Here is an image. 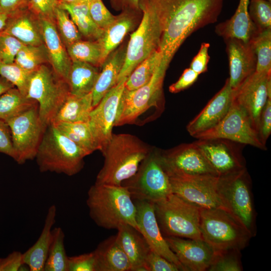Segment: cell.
Returning a JSON list of instances; mask_svg holds the SVG:
<instances>
[{
	"label": "cell",
	"instance_id": "7402d4cb",
	"mask_svg": "<svg viewBox=\"0 0 271 271\" xmlns=\"http://www.w3.org/2000/svg\"><path fill=\"white\" fill-rule=\"evenodd\" d=\"M229 63V77L232 90L236 89L256 69V58L249 42L235 39H224Z\"/></svg>",
	"mask_w": 271,
	"mask_h": 271
},
{
	"label": "cell",
	"instance_id": "d590c367",
	"mask_svg": "<svg viewBox=\"0 0 271 271\" xmlns=\"http://www.w3.org/2000/svg\"><path fill=\"white\" fill-rule=\"evenodd\" d=\"M66 48L72 61L83 62L98 68L104 61L102 46L99 40L81 39Z\"/></svg>",
	"mask_w": 271,
	"mask_h": 271
},
{
	"label": "cell",
	"instance_id": "6125c7cd",
	"mask_svg": "<svg viewBox=\"0 0 271 271\" xmlns=\"http://www.w3.org/2000/svg\"><path fill=\"white\" fill-rule=\"evenodd\" d=\"M266 1H268L271 2V0H266Z\"/></svg>",
	"mask_w": 271,
	"mask_h": 271
},
{
	"label": "cell",
	"instance_id": "f35d334b",
	"mask_svg": "<svg viewBox=\"0 0 271 271\" xmlns=\"http://www.w3.org/2000/svg\"><path fill=\"white\" fill-rule=\"evenodd\" d=\"M249 42L256 58L255 71L271 72V29L257 31Z\"/></svg>",
	"mask_w": 271,
	"mask_h": 271
},
{
	"label": "cell",
	"instance_id": "d6a6232c",
	"mask_svg": "<svg viewBox=\"0 0 271 271\" xmlns=\"http://www.w3.org/2000/svg\"><path fill=\"white\" fill-rule=\"evenodd\" d=\"M68 12L82 37L86 40L97 41L102 37L104 30L94 22L89 13L88 0L74 4H60Z\"/></svg>",
	"mask_w": 271,
	"mask_h": 271
},
{
	"label": "cell",
	"instance_id": "bcb514c9",
	"mask_svg": "<svg viewBox=\"0 0 271 271\" xmlns=\"http://www.w3.org/2000/svg\"><path fill=\"white\" fill-rule=\"evenodd\" d=\"M90 16L95 24L104 30L114 20L113 15L106 8L102 0H88Z\"/></svg>",
	"mask_w": 271,
	"mask_h": 271
},
{
	"label": "cell",
	"instance_id": "7c38bea8",
	"mask_svg": "<svg viewBox=\"0 0 271 271\" xmlns=\"http://www.w3.org/2000/svg\"><path fill=\"white\" fill-rule=\"evenodd\" d=\"M6 122L11 130L15 161L23 164L35 159L47 127L40 119L38 105Z\"/></svg>",
	"mask_w": 271,
	"mask_h": 271
},
{
	"label": "cell",
	"instance_id": "f546056e",
	"mask_svg": "<svg viewBox=\"0 0 271 271\" xmlns=\"http://www.w3.org/2000/svg\"><path fill=\"white\" fill-rule=\"evenodd\" d=\"M93 252L96 271H131L129 260L116 235L101 242Z\"/></svg>",
	"mask_w": 271,
	"mask_h": 271
},
{
	"label": "cell",
	"instance_id": "94428289",
	"mask_svg": "<svg viewBox=\"0 0 271 271\" xmlns=\"http://www.w3.org/2000/svg\"><path fill=\"white\" fill-rule=\"evenodd\" d=\"M60 4H74L86 0H58Z\"/></svg>",
	"mask_w": 271,
	"mask_h": 271
},
{
	"label": "cell",
	"instance_id": "ffe728a7",
	"mask_svg": "<svg viewBox=\"0 0 271 271\" xmlns=\"http://www.w3.org/2000/svg\"><path fill=\"white\" fill-rule=\"evenodd\" d=\"M133 201L136 207V221L139 231L151 249L185 271L161 231L155 213L154 203L144 200Z\"/></svg>",
	"mask_w": 271,
	"mask_h": 271
},
{
	"label": "cell",
	"instance_id": "11a10c76",
	"mask_svg": "<svg viewBox=\"0 0 271 271\" xmlns=\"http://www.w3.org/2000/svg\"><path fill=\"white\" fill-rule=\"evenodd\" d=\"M24 263L23 253L14 251L5 258H0V271H18Z\"/></svg>",
	"mask_w": 271,
	"mask_h": 271
},
{
	"label": "cell",
	"instance_id": "7dc6e473",
	"mask_svg": "<svg viewBox=\"0 0 271 271\" xmlns=\"http://www.w3.org/2000/svg\"><path fill=\"white\" fill-rule=\"evenodd\" d=\"M68 271H96L94 252L68 256Z\"/></svg>",
	"mask_w": 271,
	"mask_h": 271
},
{
	"label": "cell",
	"instance_id": "b9f144b4",
	"mask_svg": "<svg viewBox=\"0 0 271 271\" xmlns=\"http://www.w3.org/2000/svg\"><path fill=\"white\" fill-rule=\"evenodd\" d=\"M32 72L15 62L10 64L0 63V76L10 82L26 96Z\"/></svg>",
	"mask_w": 271,
	"mask_h": 271
},
{
	"label": "cell",
	"instance_id": "681fc988",
	"mask_svg": "<svg viewBox=\"0 0 271 271\" xmlns=\"http://www.w3.org/2000/svg\"><path fill=\"white\" fill-rule=\"evenodd\" d=\"M59 5L58 0H30V6L39 16L54 22L55 11Z\"/></svg>",
	"mask_w": 271,
	"mask_h": 271
},
{
	"label": "cell",
	"instance_id": "7a4b0ae2",
	"mask_svg": "<svg viewBox=\"0 0 271 271\" xmlns=\"http://www.w3.org/2000/svg\"><path fill=\"white\" fill-rule=\"evenodd\" d=\"M151 149L135 136L112 133L110 141L101 151L104 162L95 183L121 185L136 173Z\"/></svg>",
	"mask_w": 271,
	"mask_h": 271
},
{
	"label": "cell",
	"instance_id": "8d00e7d4",
	"mask_svg": "<svg viewBox=\"0 0 271 271\" xmlns=\"http://www.w3.org/2000/svg\"><path fill=\"white\" fill-rule=\"evenodd\" d=\"M162 59V54L160 49L152 53L127 77L124 88L128 90H134L147 83L160 65Z\"/></svg>",
	"mask_w": 271,
	"mask_h": 271
},
{
	"label": "cell",
	"instance_id": "f1b7e54d",
	"mask_svg": "<svg viewBox=\"0 0 271 271\" xmlns=\"http://www.w3.org/2000/svg\"><path fill=\"white\" fill-rule=\"evenodd\" d=\"M57 208L52 205L48 208L42 232L36 242L24 253V263L30 271H44L51 241L52 230L56 222Z\"/></svg>",
	"mask_w": 271,
	"mask_h": 271
},
{
	"label": "cell",
	"instance_id": "52a82bcc",
	"mask_svg": "<svg viewBox=\"0 0 271 271\" xmlns=\"http://www.w3.org/2000/svg\"><path fill=\"white\" fill-rule=\"evenodd\" d=\"M70 93L67 81L47 64L33 71L27 97L37 102L40 119L47 126Z\"/></svg>",
	"mask_w": 271,
	"mask_h": 271
},
{
	"label": "cell",
	"instance_id": "3957f363",
	"mask_svg": "<svg viewBox=\"0 0 271 271\" xmlns=\"http://www.w3.org/2000/svg\"><path fill=\"white\" fill-rule=\"evenodd\" d=\"M86 204L90 217L98 226L117 229L127 224L139 230L135 204L123 186L94 183L88 191Z\"/></svg>",
	"mask_w": 271,
	"mask_h": 271
},
{
	"label": "cell",
	"instance_id": "484cf974",
	"mask_svg": "<svg viewBox=\"0 0 271 271\" xmlns=\"http://www.w3.org/2000/svg\"><path fill=\"white\" fill-rule=\"evenodd\" d=\"M127 42L122 43L110 52L104 60L92 91L93 108L117 84L118 77L124 63Z\"/></svg>",
	"mask_w": 271,
	"mask_h": 271
},
{
	"label": "cell",
	"instance_id": "d6986e66",
	"mask_svg": "<svg viewBox=\"0 0 271 271\" xmlns=\"http://www.w3.org/2000/svg\"><path fill=\"white\" fill-rule=\"evenodd\" d=\"M185 271H205L214 260L217 252L203 239L164 236Z\"/></svg>",
	"mask_w": 271,
	"mask_h": 271
},
{
	"label": "cell",
	"instance_id": "836d02e7",
	"mask_svg": "<svg viewBox=\"0 0 271 271\" xmlns=\"http://www.w3.org/2000/svg\"><path fill=\"white\" fill-rule=\"evenodd\" d=\"M37 105L14 87L0 96V119L7 122Z\"/></svg>",
	"mask_w": 271,
	"mask_h": 271
},
{
	"label": "cell",
	"instance_id": "ac0fdd59",
	"mask_svg": "<svg viewBox=\"0 0 271 271\" xmlns=\"http://www.w3.org/2000/svg\"><path fill=\"white\" fill-rule=\"evenodd\" d=\"M218 176L245 168L241 151L235 142L223 139H198L194 142Z\"/></svg>",
	"mask_w": 271,
	"mask_h": 271
},
{
	"label": "cell",
	"instance_id": "680465c9",
	"mask_svg": "<svg viewBox=\"0 0 271 271\" xmlns=\"http://www.w3.org/2000/svg\"><path fill=\"white\" fill-rule=\"evenodd\" d=\"M14 87L15 86L13 84L0 76V96Z\"/></svg>",
	"mask_w": 271,
	"mask_h": 271
},
{
	"label": "cell",
	"instance_id": "9a60e30c",
	"mask_svg": "<svg viewBox=\"0 0 271 271\" xmlns=\"http://www.w3.org/2000/svg\"><path fill=\"white\" fill-rule=\"evenodd\" d=\"M161 164L168 176L211 175L218 176L194 143L172 149L159 150Z\"/></svg>",
	"mask_w": 271,
	"mask_h": 271
},
{
	"label": "cell",
	"instance_id": "5b68a950",
	"mask_svg": "<svg viewBox=\"0 0 271 271\" xmlns=\"http://www.w3.org/2000/svg\"><path fill=\"white\" fill-rule=\"evenodd\" d=\"M202 238L217 252L240 251L253 237L235 217L223 208L200 209Z\"/></svg>",
	"mask_w": 271,
	"mask_h": 271
},
{
	"label": "cell",
	"instance_id": "4dcf8cb0",
	"mask_svg": "<svg viewBox=\"0 0 271 271\" xmlns=\"http://www.w3.org/2000/svg\"><path fill=\"white\" fill-rule=\"evenodd\" d=\"M93 108L92 92L83 96L70 93L51 123L89 122Z\"/></svg>",
	"mask_w": 271,
	"mask_h": 271
},
{
	"label": "cell",
	"instance_id": "f6af8a7d",
	"mask_svg": "<svg viewBox=\"0 0 271 271\" xmlns=\"http://www.w3.org/2000/svg\"><path fill=\"white\" fill-rule=\"evenodd\" d=\"M24 45L16 38L0 32V63H14L18 53Z\"/></svg>",
	"mask_w": 271,
	"mask_h": 271
},
{
	"label": "cell",
	"instance_id": "603a6c76",
	"mask_svg": "<svg viewBox=\"0 0 271 271\" xmlns=\"http://www.w3.org/2000/svg\"><path fill=\"white\" fill-rule=\"evenodd\" d=\"M1 32L16 38L26 45L44 44L40 17L30 5L10 14Z\"/></svg>",
	"mask_w": 271,
	"mask_h": 271
},
{
	"label": "cell",
	"instance_id": "f5cc1de1",
	"mask_svg": "<svg viewBox=\"0 0 271 271\" xmlns=\"http://www.w3.org/2000/svg\"><path fill=\"white\" fill-rule=\"evenodd\" d=\"M0 153L11 157L15 161L16 160L10 128L7 123L1 119H0Z\"/></svg>",
	"mask_w": 271,
	"mask_h": 271
},
{
	"label": "cell",
	"instance_id": "6da1fadb",
	"mask_svg": "<svg viewBox=\"0 0 271 271\" xmlns=\"http://www.w3.org/2000/svg\"><path fill=\"white\" fill-rule=\"evenodd\" d=\"M224 0H139L152 10L161 29V64L168 67L175 54L192 33L215 23Z\"/></svg>",
	"mask_w": 271,
	"mask_h": 271
},
{
	"label": "cell",
	"instance_id": "d4e9b609",
	"mask_svg": "<svg viewBox=\"0 0 271 271\" xmlns=\"http://www.w3.org/2000/svg\"><path fill=\"white\" fill-rule=\"evenodd\" d=\"M142 16L141 9L123 10L115 16L114 20L104 30L102 37L99 40L102 46L104 60L122 43L127 34L137 28Z\"/></svg>",
	"mask_w": 271,
	"mask_h": 271
},
{
	"label": "cell",
	"instance_id": "1f68e13d",
	"mask_svg": "<svg viewBox=\"0 0 271 271\" xmlns=\"http://www.w3.org/2000/svg\"><path fill=\"white\" fill-rule=\"evenodd\" d=\"M100 70L89 63L72 61L67 83L70 93L83 96L91 92L99 76Z\"/></svg>",
	"mask_w": 271,
	"mask_h": 271
},
{
	"label": "cell",
	"instance_id": "ee69618b",
	"mask_svg": "<svg viewBox=\"0 0 271 271\" xmlns=\"http://www.w3.org/2000/svg\"><path fill=\"white\" fill-rule=\"evenodd\" d=\"M239 251L231 250L217 252L208 271H241L242 266L240 261Z\"/></svg>",
	"mask_w": 271,
	"mask_h": 271
},
{
	"label": "cell",
	"instance_id": "e575fe53",
	"mask_svg": "<svg viewBox=\"0 0 271 271\" xmlns=\"http://www.w3.org/2000/svg\"><path fill=\"white\" fill-rule=\"evenodd\" d=\"M52 124L89 155L96 150H98L88 122H59Z\"/></svg>",
	"mask_w": 271,
	"mask_h": 271
},
{
	"label": "cell",
	"instance_id": "6f0895ef",
	"mask_svg": "<svg viewBox=\"0 0 271 271\" xmlns=\"http://www.w3.org/2000/svg\"><path fill=\"white\" fill-rule=\"evenodd\" d=\"M111 7L116 11L140 10L139 0H109Z\"/></svg>",
	"mask_w": 271,
	"mask_h": 271
},
{
	"label": "cell",
	"instance_id": "74e56055",
	"mask_svg": "<svg viewBox=\"0 0 271 271\" xmlns=\"http://www.w3.org/2000/svg\"><path fill=\"white\" fill-rule=\"evenodd\" d=\"M65 233L60 227L52 228V237L44 271H68L65 246Z\"/></svg>",
	"mask_w": 271,
	"mask_h": 271
},
{
	"label": "cell",
	"instance_id": "83f0119b",
	"mask_svg": "<svg viewBox=\"0 0 271 271\" xmlns=\"http://www.w3.org/2000/svg\"><path fill=\"white\" fill-rule=\"evenodd\" d=\"M249 0H239L234 15L230 19L218 24L216 34L224 40L235 38L248 43L258 31L248 14Z\"/></svg>",
	"mask_w": 271,
	"mask_h": 271
},
{
	"label": "cell",
	"instance_id": "9c48e42d",
	"mask_svg": "<svg viewBox=\"0 0 271 271\" xmlns=\"http://www.w3.org/2000/svg\"><path fill=\"white\" fill-rule=\"evenodd\" d=\"M121 185L128 190L132 200L156 203L173 193L169 177L160 161L159 149L152 148L136 173Z\"/></svg>",
	"mask_w": 271,
	"mask_h": 271
},
{
	"label": "cell",
	"instance_id": "ab89813d",
	"mask_svg": "<svg viewBox=\"0 0 271 271\" xmlns=\"http://www.w3.org/2000/svg\"><path fill=\"white\" fill-rule=\"evenodd\" d=\"M15 62L24 69L31 72L42 65L49 64L44 44L25 45L18 53Z\"/></svg>",
	"mask_w": 271,
	"mask_h": 271
},
{
	"label": "cell",
	"instance_id": "5bb4252c",
	"mask_svg": "<svg viewBox=\"0 0 271 271\" xmlns=\"http://www.w3.org/2000/svg\"><path fill=\"white\" fill-rule=\"evenodd\" d=\"M219 176H169L172 193L200 209L224 208L217 190Z\"/></svg>",
	"mask_w": 271,
	"mask_h": 271
},
{
	"label": "cell",
	"instance_id": "cb8c5ba5",
	"mask_svg": "<svg viewBox=\"0 0 271 271\" xmlns=\"http://www.w3.org/2000/svg\"><path fill=\"white\" fill-rule=\"evenodd\" d=\"M43 43L50 65L54 71L67 82L72 60L63 42L54 22L40 17Z\"/></svg>",
	"mask_w": 271,
	"mask_h": 271
},
{
	"label": "cell",
	"instance_id": "4316f807",
	"mask_svg": "<svg viewBox=\"0 0 271 271\" xmlns=\"http://www.w3.org/2000/svg\"><path fill=\"white\" fill-rule=\"evenodd\" d=\"M117 230V239L129 260L131 271H146L145 261L151 248L144 236L127 224L120 225Z\"/></svg>",
	"mask_w": 271,
	"mask_h": 271
},
{
	"label": "cell",
	"instance_id": "f907efd6",
	"mask_svg": "<svg viewBox=\"0 0 271 271\" xmlns=\"http://www.w3.org/2000/svg\"><path fill=\"white\" fill-rule=\"evenodd\" d=\"M271 133V98H268L262 110L259 120L258 136L262 143L266 142Z\"/></svg>",
	"mask_w": 271,
	"mask_h": 271
},
{
	"label": "cell",
	"instance_id": "44dd1931",
	"mask_svg": "<svg viewBox=\"0 0 271 271\" xmlns=\"http://www.w3.org/2000/svg\"><path fill=\"white\" fill-rule=\"evenodd\" d=\"M232 100L233 90L227 78L220 91L188 124L187 130L190 135L196 138L217 125L226 115Z\"/></svg>",
	"mask_w": 271,
	"mask_h": 271
},
{
	"label": "cell",
	"instance_id": "2e32d148",
	"mask_svg": "<svg viewBox=\"0 0 271 271\" xmlns=\"http://www.w3.org/2000/svg\"><path fill=\"white\" fill-rule=\"evenodd\" d=\"M268 98H271V72L255 71L233 90V99L245 110L258 134L260 115Z\"/></svg>",
	"mask_w": 271,
	"mask_h": 271
},
{
	"label": "cell",
	"instance_id": "277c9868",
	"mask_svg": "<svg viewBox=\"0 0 271 271\" xmlns=\"http://www.w3.org/2000/svg\"><path fill=\"white\" fill-rule=\"evenodd\" d=\"M85 150L62 133L53 124L48 125L35 157L41 172L72 176L83 168Z\"/></svg>",
	"mask_w": 271,
	"mask_h": 271
},
{
	"label": "cell",
	"instance_id": "db71d44e",
	"mask_svg": "<svg viewBox=\"0 0 271 271\" xmlns=\"http://www.w3.org/2000/svg\"><path fill=\"white\" fill-rule=\"evenodd\" d=\"M199 75L190 67L185 69L179 79L169 86L170 92L176 93L189 88L196 81Z\"/></svg>",
	"mask_w": 271,
	"mask_h": 271
},
{
	"label": "cell",
	"instance_id": "ba28073f",
	"mask_svg": "<svg viewBox=\"0 0 271 271\" xmlns=\"http://www.w3.org/2000/svg\"><path fill=\"white\" fill-rule=\"evenodd\" d=\"M217 190L225 209L255 234V212L251 182L246 168L219 176Z\"/></svg>",
	"mask_w": 271,
	"mask_h": 271
},
{
	"label": "cell",
	"instance_id": "8fae6325",
	"mask_svg": "<svg viewBox=\"0 0 271 271\" xmlns=\"http://www.w3.org/2000/svg\"><path fill=\"white\" fill-rule=\"evenodd\" d=\"M139 7L143 12L142 20L128 40L124 63L117 83L127 78L141 62L160 49L161 29L158 19L149 8L141 5Z\"/></svg>",
	"mask_w": 271,
	"mask_h": 271
},
{
	"label": "cell",
	"instance_id": "91938a15",
	"mask_svg": "<svg viewBox=\"0 0 271 271\" xmlns=\"http://www.w3.org/2000/svg\"><path fill=\"white\" fill-rule=\"evenodd\" d=\"M9 16V14L0 11V32L4 29Z\"/></svg>",
	"mask_w": 271,
	"mask_h": 271
},
{
	"label": "cell",
	"instance_id": "c3c4849f",
	"mask_svg": "<svg viewBox=\"0 0 271 271\" xmlns=\"http://www.w3.org/2000/svg\"><path fill=\"white\" fill-rule=\"evenodd\" d=\"M146 271H179L180 268L151 249L145 261Z\"/></svg>",
	"mask_w": 271,
	"mask_h": 271
},
{
	"label": "cell",
	"instance_id": "816d5d0a",
	"mask_svg": "<svg viewBox=\"0 0 271 271\" xmlns=\"http://www.w3.org/2000/svg\"><path fill=\"white\" fill-rule=\"evenodd\" d=\"M209 47V43H202L198 53L191 62L190 68L199 75L207 71L210 59L208 53Z\"/></svg>",
	"mask_w": 271,
	"mask_h": 271
},
{
	"label": "cell",
	"instance_id": "8992f818",
	"mask_svg": "<svg viewBox=\"0 0 271 271\" xmlns=\"http://www.w3.org/2000/svg\"><path fill=\"white\" fill-rule=\"evenodd\" d=\"M157 220L164 236L202 239L200 208L172 193L154 203Z\"/></svg>",
	"mask_w": 271,
	"mask_h": 271
},
{
	"label": "cell",
	"instance_id": "9f6ffc18",
	"mask_svg": "<svg viewBox=\"0 0 271 271\" xmlns=\"http://www.w3.org/2000/svg\"><path fill=\"white\" fill-rule=\"evenodd\" d=\"M30 4V0H0V11L10 15Z\"/></svg>",
	"mask_w": 271,
	"mask_h": 271
},
{
	"label": "cell",
	"instance_id": "60d3db41",
	"mask_svg": "<svg viewBox=\"0 0 271 271\" xmlns=\"http://www.w3.org/2000/svg\"><path fill=\"white\" fill-rule=\"evenodd\" d=\"M54 23L65 46L82 39V36L68 12L59 6L55 13Z\"/></svg>",
	"mask_w": 271,
	"mask_h": 271
},
{
	"label": "cell",
	"instance_id": "7bdbcfd3",
	"mask_svg": "<svg viewBox=\"0 0 271 271\" xmlns=\"http://www.w3.org/2000/svg\"><path fill=\"white\" fill-rule=\"evenodd\" d=\"M248 14L258 31L271 29V2L249 0Z\"/></svg>",
	"mask_w": 271,
	"mask_h": 271
},
{
	"label": "cell",
	"instance_id": "e0dca14e",
	"mask_svg": "<svg viewBox=\"0 0 271 271\" xmlns=\"http://www.w3.org/2000/svg\"><path fill=\"white\" fill-rule=\"evenodd\" d=\"M126 79L123 78L112 87L90 113L89 124L98 149L100 151L112 137L119 102Z\"/></svg>",
	"mask_w": 271,
	"mask_h": 271
},
{
	"label": "cell",
	"instance_id": "30bf717a",
	"mask_svg": "<svg viewBox=\"0 0 271 271\" xmlns=\"http://www.w3.org/2000/svg\"><path fill=\"white\" fill-rule=\"evenodd\" d=\"M167 68L161 64L151 80L134 90L124 89L119 102L114 126L132 124L152 107L164 108L163 85Z\"/></svg>",
	"mask_w": 271,
	"mask_h": 271
},
{
	"label": "cell",
	"instance_id": "4fadbf2b",
	"mask_svg": "<svg viewBox=\"0 0 271 271\" xmlns=\"http://www.w3.org/2000/svg\"><path fill=\"white\" fill-rule=\"evenodd\" d=\"M198 139H223L266 150L245 110L233 99L226 115L215 127L196 137Z\"/></svg>",
	"mask_w": 271,
	"mask_h": 271
}]
</instances>
